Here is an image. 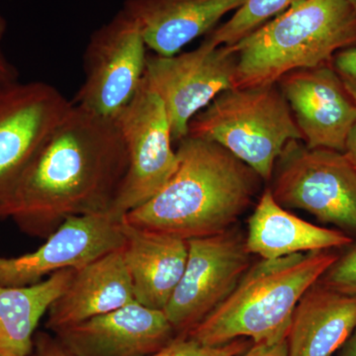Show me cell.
I'll list each match as a JSON object with an SVG mask.
<instances>
[{
    "label": "cell",
    "mask_w": 356,
    "mask_h": 356,
    "mask_svg": "<svg viewBox=\"0 0 356 356\" xmlns=\"http://www.w3.org/2000/svg\"><path fill=\"white\" fill-rule=\"evenodd\" d=\"M55 334L74 356H149L177 337L163 311L138 302Z\"/></svg>",
    "instance_id": "14"
},
{
    "label": "cell",
    "mask_w": 356,
    "mask_h": 356,
    "mask_svg": "<svg viewBox=\"0 0 356 356\" xmlns=\"http://www.w3.org/2000/svg\"><path fill=\"white\" fill-rule=\"evenodd\" d=\"M276 84L306 146L343 153L356 121V103L332 64L293 70Z\"/></svg>",
    "instance_id": "13"
},
{
    "label": "cell",
    "mask_w": 356,
    "mask_h": 356,
    "mask_svg": "<svg viewBox=\"0 0 356 356\" xmlns=\"http://www.w3.org/2000/svg\"><path fill=\"white\" fill-rule=\"evenodd\" d=\"M235 88L276 84L293 70L331 64L356 47V10L348 0H301L231 46Z\"/></svg>",
    "instance_id": "4"
},
{
    "label": "cell",
    "mask_w": 356,
    "mask_h": 356,
    "mask_svg": "<svg viewBox=\"0 0 356 356\" xmlns=\"http://www.w3.org/2000/svg\"><path fill=\"white\" fill-rule=\"evenodd\" d=\"M19 72L13 63L0 50V86H7L18 81Z\"/></svg>",
    "instance_id": "27"
},
{
    "label": "cell",
    "mask_w": 356,
    "mask_h": 356,
    "mask_svg": "<svg viewBox=\"0 0 356 356\" xmlns=\"http://www.w3.org/2000/svg\"><path fill=\"white\" fill-rule=\"evenodd\" d=\"M337 356H356V327L341 350L337 351Z\"/></svg>",
    "instance_id": "29"
},
{
    "label": "cell",
    "mask_w": 356,
    "mask_h": 356,
    "mask_svg": "<svg viewBox=\"0 0 356 356\" xmlns=\"http://www.w3.org/2000/svg\"><path fill=\"white\" fill-rule=\"evenodd\" d=\"M127 168L115 119L74 104L0 211V220L11 219L25 235L47 240L70 217L109 212Z\"/></svg>",
    "instance_id": "1"
},
{
    "label": "cell",
    "mask_w": 356,
    "mask_h": 356,
    "mask_svg": "<svg viewBox=\"0 0 356 356\" xmlns=\"http://www.w3.org/2000/svg\"><path fill=\"white\" fill-rule=\"evenodd\" d=\"M331 64L344 88L356 103V47L337 53Z\"/></svg>",
    "instance_id": "24"
},
{
    "label": "cell",
    "mask_w": 356,
    "mask_h": 356,
    "mask_svg": "<svg viewBox=\"0 0 356 356\" xmlns=\"http://www.w3.org/2000/svg\"><path fill=\"white\" fill-rule=\"evenodd\" d=\"M123 222L125 243L122 254L135 301L163 311L184 275L188 243L177 236Z\"/></svg>",
    "instance_id": "17"
},
{
    "label": "cell",
    "mask_w": 356,
    "mask_h": 356,
    "mask_svg": "<svg viewBox=\"0 0 356 356\" xmlns=\"http://www.w3.org/2000/svg\"><path fill=\"white\" fill-rule=\"evenodd\" d=\"M298 1L301 0H247L229 20L215 28L205 40L214 46H234Z\"/></svg>",
    "instance_id": "21"
},
{
    "label": "cell",
    "mask_w": 356,
    "mask_h": 356,
    "mask_svg": "<svg viewBox=\"0 0 356 356\" xmlns=\"http://www.w3.org/2000/svg\"><path fill=\"white\" fill-rule=\"evenodd\" d=\"M343 154L356 168V121L346 139Z\"/></svg>",
    "instance_id": "28"
},
{
    "label": "cell",
    "mask_w": 356,
    "mask_h": 356,
    "mask_svg": "<svg viewBox=\"0 0 356 356\" xmlns=\"http://www.w3.org/2000/svg\"><path fill=\"white\" fill-rule=\"evenodd\" d=\"M254 343L238 339L221 346H205L187 336H177L163 348L149 356H236Z\"/></svg>",
    "instance_id": "22"
},
{
    "label": "cell",
    "mask_w": 356,
    "mask_h": 356,
    "mask_svg": "<svg viewBox=\"0 0 356 356\" xmlns=\"http://www.w3.org/2000/svg\"><path fill=\"white\" fill-rule=\"evenodd\" d=\"M147 44L133 19L119 11L91 35L76 106L114 119L137 93L146 70Z\"/></svg>",
    "instance_id": "10"
},
{
    "label": "cell",
    "mask_w": 356,
    "mask_h": 356,
    "mask_svg": "<svg viewBox=\"0 0 356 356\" xmlns=\"http://www.w3.org/2000/svg\"><path fill=\"white\" fill-rule=\"evenodd\" d=\"M248 252L262 259H277L301 252L343 248L353 238L341 231L324 228L295 216L276 202L267 188L248 219Z\"/></svg>",
    "instance_id": "19"
},
{
    "label": "cell",
    "mask_w": 356,
    "mask_h": 356,
    "mask_svg": "<svg viewBox=\"0 0 356 356\" xmlns=\"http://www.w3.org/2000/svg\"><path fill=\"white\" fill-rule=\"evenodd\" d=\"M30 356H31V355H30Z\"/></svg>",
    "instance_id": "32"
},
{
    "label": "cell",
    "mask_w": 356,
    "mask_h": 356,
    "mask_svg": "<svg viewBox=\"0 0 356 356\" xmlns=\"http://www.w3.org/2000/svg\"><path fill=\"white\" fill-rule=\"evenodd\" d=\"M7 30V22L4 19L3 16L0 14V42L3 39L4 35H6Z\"/></svg>",
    "instance_id": "30"
},
{
    "label": "cell",
    "mask_w": 356,
    "mask_h": 356,
    "mask_svg": "<svg viewBox=\"0 0 356 356\" xmlns=\"http://www.w3.org/2000/svg\"><path fill=\"white\" fill-rule=\"evenodd\" d=\"M350 2L351 6H353V8L356 10V0H348Z\"/></svg>",
    "instance_id": "31"
},
{
    "label": "cell",
    "mask_w": 356,
    "mask_h": 356,
    "mask_svg": "<svg viewBox=\"0 0 356 356\" xmlns=\"http://www.w3.org/2000/svg\"><path fill=\"white\" fill-rule=\"evenodd\" d=\"M273 177L270 191L282 207L307 211L320 222L356 233V168L343 153L289 140Z\"/></svg>",
    "instance_id": "6"
},
{
    "label": "cell",
    "mask_w": 356,
    "mask_h": 356,
    "mask_svg": "<svg viewBox=\"0 0 356 356\" xmlns=\"http://www.w3.org/2000/svg\"><path fill=\"white\" fill-rule=\"evenodd\" d=\"M187 136L217 143L264 181L287 143L303 140L277 84L222 91L192 118Z\"/></svg>",
    "instance_id": "5"
},
{
    "label": "cell",
    "mask_w": 356,
    "mask_h": 356,
    "mask_svg": "<svg viewBox=\"0 0 356 356\" xmlns=\"http://www.w3.org/2000/svg\"><path fill=\"white\" fill-rule=\"evenodd\" d=\"M72 106L43 81L0 86V211Z\"/></svg>",
    "instance_id": "11"
},
{
    "label": "cell",
    "mask_w": 356,
    "mask_h": 356,
    "mask_svg": "<svg viewBox=\"0 0 356 356\" xmlns=\"http://www.w3.org/2000/svg\"><path fill=\"white\" fill-rule=\"evenodd\" d=\"M135 301L121 250L74 269L64 292L47 312L46 327L56 332Z\"/></svg>",
    "instance_id": "16"
},
{
    "label": "cell",
    "mask_w": 356,
    "mask_h": 356,
    "mask_svg": "<svg viewBox=\"0 0 356 356\" xmlns=\"http://www.w3.org/2000/svg\"><path fill=\"white\" fill-rule=\"evenodd\" d=\"M236 356H289L287 337L273 341L252 343L245 353Z\"/></svg>",
    "instance_id": "26"
},
{
    "label": "cell",
    "mask_w": 356,
    "mask_h": 356,
    "mask_svg": "<svg viewBox=\"0 0 356 356\" xmlns=\"http://www.w3.org/2000/svg\"><path fill=\"white\" fill-rule=\"evenodd\" d=\"M337 257L332 250H316L252 264L228 298L185 336L211 346L287 337L300 299Z\"/></svg>",
    "instance_id": "3"
},
{
    "label": "cell",
    "mask_w": 356,
    "mask_h": 356,
    "mask_svg": "<svg viewBox=\"0 0 356 356\" xmlns=\"http://www.w3.org/2000/svg\"><path fill=\"white\" fill-rule=\"evenodd\" d=\"M184 275L163 313L177 336H185L225 301L252 266L242 232L192 238Z\"/></svg>",
    "instance_id": "9"
},
{
    "label": "cell",
    "mask_w": 356,
    "mask_h": 356,
    "mask_svg": "<svg viewBox=\"0 0 356 356\" xmlns=\"http://www.w3.org/2000/svg\"><path fill=\"white\" fill-rule=\"evenodd\" d=\"M125 243L123 217L113 213L70 217L38 250L16 257L0 255V285L25 287L63 269H79Z\"/></svg>",
    "instance_id": "12"
},
{
    "label": "cell",
    "mask_w": 356,
    "mask_h": 356,
    "mask_svg": "<svg viewBox=\"0 0 356 356\" xmlns=\"http://www.w3.org/2000/svg\"><path fill=\"white\" fill-rule=\"evenodd\" d=\"M34 355L31 356H74L60 343L57 337L40 332L34 336Z\"/></svg>",
    "instance_id": "25"
},
{
    "label": "cell",
    "mask_w": 356,
    "mask_h": 356,
    "mask_svg": "<svg viewBox=\"0 0 356 356\" xmlns=\"http://www.w3.org/2000/svg\"><path fill=\"white\" fill-rule=\"evenodd\" d=\"M114 119L127 149L128 168L109 212L123 217L165 187L178 161L165 106L145 79Z\"/></svg>",
    "instance_id": "7"
},
{
    "label": "cell",
    "mask_w": 356,
    "mask_h": 356,
    "mask_svg": "<svg viewBox=\"0 0 356 356\" xmlns=\"http://www.w3.org/2000/svg\"><path fill=\"white\" fill-rule=\"evenodd\" d=\"M236 72L232 47L207 40L195 50L170 57L147 55L144 79L163 102L173 142L187 137L192 118L220 93L235 88Z\"/></svg>",
    "instance_id": "8"
},
{
    "label": "cell",
    "mask_w": 356,
    "mask_h": 356,
    "mask_svg": "<svg viewBox=\"0 0 356 356\" xmlns=\"http://www.w3.org/2000/svg\"><path fill=\"white\" fill-rule=\"evenodd\" d=\"M74 273L72 268L63 269L30 286L0 285V356L32 355L40 320L65 291Z\"/></svg>",
    "instance_id": "20"
},
{
    "label": "cell",
    "mask_w": 356,
    "mask_h": 356,
    "mask_svg": "<svg viewBox=\"0 0 356 356\" xmlns=\"http://www.w3.org/2000/svg\"><path fill=\"white\" fill-rule=\"evenodd\" d=\"M177 168L158 194L123 221L189 241L227 231L248 209L261 179L217 143L187 136L178 143Z\"/></svg>",
    "instance_id": "2"
},
{
    "label": "cell",
    "mask_w": 356,
    "mask_h": 356,
    "mask_svg": "<svg viewBox=\"0 0 356 356\" xmlns=\"http://www.w3.org/2000/svg\"><path fill=\"white\" fill-rule=\"evenodd\" d=\"M356 327V299L312 285L300 299L287 334L289 356H332Z\"/></svg>",
    "instance_id": "18"
},
{
    "label": "cell",
    "mask_w": 356,
    "mask_h": 356,
    "mask_svg": "<svg viewBox=\"0 0 356 356\" xmlns=\"http://www.w3.org/2000/svg\"><path fill=\"white\" fill-rule=\"evenodd\" d=\"M318 282L329 289L356 299V245L346 254L339 255Z\"/></svg>",
    "instance_id": "23"
},
{
    "label": "cell",
    "mask_w": 356,
    "mask_h": 356,
    "mask_svg": "<svg viewBox=\"0 0 356 356\" xmlns=\"http://www.w3.org/2000/svg\"><path fill=\"white\" fill-rule=\"evenodd\" d=\"M247 0H125L122 10L139 27L147 48L170 57L209 34Z\"/></svg>",
    "instance_id": "15"
}]
</instances>
